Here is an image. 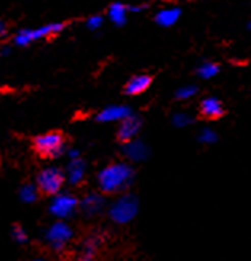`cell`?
I'll list each match as a JSON object with an SVG mask.
<instances>
[{"label": "cell", "mask_w": 251, "mask_h": 261, "mask_svg": "<svg viewBox=\"0 0 251 261\" xmlns=\"http://www.w3.org/2000/svg\"><path fill=\"white\" fill-rule=\"evenodd\" d=\"M134 179V170L130 164H110L98 173V186L102 194H117L128 189Z\"/></svg>", "instance_id": "obj_1"}, {"label": "cell", "mask_w": 251, "mask_h": 261, "mask_svg": "<svg viewBox=\"0 0 251 261\" xmlns=\"http://www.w3.org/2000/svg\"><path fill=\"white\" fill-rule=\"evenodd\" d=\"M32 147L42 159H58L66 152V135L58 130L42 133L34 138Z\"/></svg>", "instance_id": "obj_2"}, {"label": "cell", "mask_w": 251, "mask_h": 261, "mask_svg": "<svg viewBox=\"0 0 251 261\" xmlns=\"http://www.w3.org/2000/svg\"><path fill=\"white\" fill-rule=\"evenodd\" d=\"M140 210V202L133 194H123L109 208V217L114 223L117 224H127L130 223Z\"/></svg>", "instance_id": "obj_3"}, {"label": "cell", "mask_w": 251, "mask_h": 261, "mask_svg": "<svg viewBox=\"0 0 251 261\" xmlns=\"http://www.w3.org/2000/svg\"><path fill=\"white\" fill-rule=\"evenodd\" d=\"M66 28H67L66 22H51V24H45L37 29H21L15 36V43L18 47H26L31 42L58 36Z\"/></svg>", "instance_id": "obj_4"}, {"label": "cell", "mask_w": 251, "mask_h": 261, "mask_svg": "<svg viewBox=\"0 0 251 261\" xmlns=\"http://www.w3.org/2000/svg\"><path fill=\"white\" fill-rule=\"evenodd\" d=\"M64 173L58 167H47L37 175V189L43 196H56L64 185Z\"/></svg>", "instance_id": "obj_5"}, {"label": "cell", "mask_w": 251, "mask_h": 261, "mask_svg": "<svg viewBox=\"0 0 251 261\" xmlns=\"http://www.w3.org/2000/svg\"><path fill=\"white\" fill-rule=\"evenodd\" d=\"M72 229L69 228V224H66L64 221H56L54 224L50 226V229L45 234L48 245L56 252H61L66 248V245L71 242L72 239Z\"/></svg>", "instance_id": "obj_6"}, {"label": "cell", "mask_w": 251, "mask_h": 261, "mask_svg": "<svg viewBox=\"0 0 251 261\" xmlns=\"http://www.w3.org/2000/svg\"><path fill=\"white\" fill-rule=\"evenodd\" d=\"M78 207V200L69 194H56L51 200L50 212L61 220L69 218L74 215V212Z\"/></svg>", "instance_id": "obj_7"}, {"label": "cell", "mask_w": 251, "mask_h": 261, "mask_svg": "<svg viewBox=\"0 0 251 261\" xmlns=\"http://www.w3.org/2000/svg\"><path fill=\"white\" fill-rule=\"evenodd\" d=\"M141 127H143V120L136 116H128L127 119H123L120 122V127L117 130V140L120 143H130L133 140H136V136L141 132Z\"/></svg>", "instance_id": "obj_8"}, {"label": "cell", "mask_w": 251, "mask_h": 261, "mask_svg": "<svg viewBox=\"0 0 251 261\" xmlns=\"http://www.w3.org/2000/svg\"><path fill=\"white\" fill-rule=\"evenodd\" d=\"M199 116L205 120H218L226 116V109L218 98H207L199 106Z\"/></svg>", "instance_id": "obj_9"}, {"label": "cell", "mask_w": 251, "mask_h": 261, "mask_svg": "<svg viewBox=\"0 0 251 261\" xmlns=\"http://www.w3.org/2000/svg\"><path fill=\"white\" fill-rule=\"evenodd\" d=\"M152 81H154V77L149 75V74H136V75H133L130 79L127 84H125L123 93L128 95V96L141 95L152 85Z\"/></svg>", "instance_id": "obj_10"}, {"label": "cell", "mask_w": 251, "mask_h": 261, "mask_svg": "<svg viewBox=\"0 0 251 261\" xmlns=\"http://www.w3.org/2000/svg\"><path fill=\"white\" fill-rule=\"evenodd\" d=\"M85 161L82 157H77V159H71L69 164H67L66 167V178L67 181L72 185V186H77V185H80L83 178H85Z\"/></svg>", "instance_id": "obj_11"}, {"label": "cell", "mask_w": 251, "mask_h": 261, "mask_svg": "<svg viewBox=\"0 0 251 261\" xmlns=\"http://www.w3.org/2000/svg\"><path fill=\"white\" fill-rule=\"evenodd\" d=\"M128 116H131V111L127 106H107L96 116V120L104 122V123L106 122H122Z\"/></svg>", "instance_id": "obj_12"}, {"label": "cell", "mask_w": 251, "mask_h": 261, "mask_svg": "<svg viewBox=\"0 0 251 261\" xmlns=\"http://www.w3.org/2000/svg\"><path fill=\"white\" fill-rule=\"evenodd\" d=\"M123 154L127 155L128 161L133 162H143L149 157V147H147L143 141L140 140H133L130 143L125 144L123 147Z\"/></svg>", "instance_id": "obj_13"}, {"label": "cell", "mask_w": 251, "mask_h": 261, "mask_svg": "<svg viewBox=\"0 0 251 261\" xmlns=\"http://www.w3.org/2000/svg\"><path fill=\"white\" fill-rule=\"evenodd\" d=\"M78 207L88 217H95V215L101 213V210L104 208V197L96 194V192H91V194L83 197V200L78 203Z\"/></svg>", "instance_id": "obj_14"}, {"label": "cell", "mask_w": 251, "mask_h": 261, "mask_svg": "<svg viewBox=\"0 0 251 261\" xmlns=\"http://www.w3.org/2000/svg\"><path fill=\"white\" fill-rule=\"evenodd\" d=\"M98 247H99L98 237H88L80 247V252H78V261H93L96 253H98Z\"/></svg>", "instance_id": "obj_15"}, {"label": "cell", "mask_w": 251, "mask_h": 261, "mask_svg": "<svg viewBox=\"0 0 251 261\" xmlns=\"http://www.w3.org/2000/svg\"><path fill=\"white\" fill-rule=\"evenodd\" d=\"M179 15H181V11L178 8L162 10V11H158V13L155 15V21L160 26H171V24H175V22L178 21Z\"/></svg>", "instance_id": "obj_16"}, {"label": "cell", "mask_w": 251, "mask_h": 261, "mask_svg": "<svg viewBox=\"0 0 251 261\" xmlns=\"http://www.w3.org/2000/svg\"><path fill=\"white\" fill-rule=\"evenodd\" d=\"M127 11H128V7H125L123 4H112L109 7V18L114 21V24L117 26H123L125 24V19H127Z\"/></svg>", "instance_id": "obj_17"}, {"label": "cell", "mask_w": 251, "mask_h": 261, "mask_svg": "<svg viewBox=\"0 0 251 261\" xmlns=\"http://www.w3.org/2000/svg\"><path fill=\"white\" fill-rule=\"evenodd\" d=\"M19 196H21V200L31 203V202H34L37 199L39 189H37V186H34V185H24L19 191Z\"/></svg>", "instance_id": "obj_18"}, {"label": "cell", "mask_w": 251, "mask_h": 261, "mask_svg": "<svg viewBox=\"0 0 251 261\" xmlns=\"http://www.w3.org/2000/svg\"><path fill=\"white\" fill-rule=\"evenodd\" d=\"M219 71V66L214 64V63H203L200 67H199V75L203 77V79H210L213 75H216Z\"/></svg>", "instance_id": "obj_19"}, {"label": "cell", "mask_w": 251, "mask_h": 261, "mask_svg": "<svg viewBox=\"0 0 251 261\" xmlns=\"http://www.w3.org/2000/svg\"><path fill=\"white\" fill-rule=\"evenodd\" d=\"M13 237L18 241V242H27V234L26 231L21 228L19 224H15V228H13Z\"/></svg>", "instance_id": "obj_20"}, {"label": "cell", "mask_w": 251, "mask_h": 261, "mask_svg": "<svg viewBox=\"0 0 251 261\" xmlns=\"http://www.w3.org/2000/svg\"><path fill=\"white\" fill-rule=\"evenodd\" d=\"M196 93H197V90L193 87H186V88H181L179 92L176 93V96H178V99H187V98L193 96Z\"/></svg>", "instance_id": "obj_21"}, {"label": "cell", "mask_w": 251, "mask_h": 261, "mask_svg": "<svg viewBox=\"0 0 251 261\" xmlns=\"http://www.w3.org/2000/svg\"><path fill=\"white\" fill-rule=\"evenodd\" d=\"M199 140L202 143H213V141H216V133L211 132V130H203L200 133V138Z\"/></svg>", "instance_id": "obj_22"}, {"label": "cell", "mask_w": 251, "mask_h": 261, "mask_svg": "<svg viewBox=\"0 0 251 261\" xmlns=\"http://www.w3.org/2000/svg\"><path fill=\"white\" fill-rule=\"evenodd\" d=\"M101 24H102V18H101V16H91V18H88V21H87V26H88V29H91V31H95V29L101 28Z\"/></svg>", "instance_id": "obj_23"}, {"label": "cell", "mask_w": 251, "mask_h": 261, "mask_svg": "<svg viewBox=\"0 0 251 261\" xmlns=\"http://www.w3.org/2000/svg\"><path fill=\"white\" fill-rule=\"evenodd\" d=\"M189 122H190V119L187 116H184V114L175 117V123H176V125H187Z\"/></svg>", "instance_id": "obj_24"}, {"label": "cell", "mask_w": 251, "mask_h": 261, "mask_svg": "<svg viewBox=\"0 0 251 261\" xmlns=\"http://www.w3.org/2000/svg\"><path fill=\"white\" fill-rule=\"evenodd\" d=\"M8 36V26L4 19H0V39H5Z\"/></svg>", "instance_id": "obj_25"}, {"label": "cell", "mask_w": 251, "mask_h": 261, "mask_svg": "<svg viewBox=\"0 0 251 261\" xmlns=\"http://www.w3.org/2000/svg\"><path fill=\"white\" fill-rule=\"evenodd\" d=\"M36 261H47V259H36Z\"/></svg>", "instance_id": "obj_26"}]
</instances>
